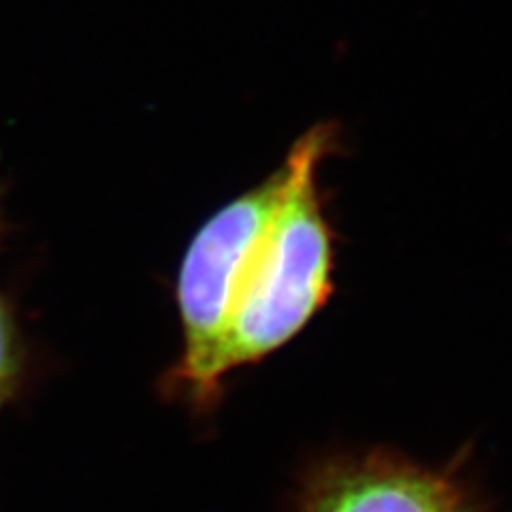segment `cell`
Returning <instances> with one entry per match:
<instances>
[{
    "label": "cell",
    "instance_id": "obj_4",
    "mask_svg": "<svg viewBox=\"0 0 512 512\" xmlns=\"http://www.w3.org/2000/svg\"><path fill=\"white\" fill-rule=\"evenodd\" d=\"M15 372H18V346H15L13 320L0 299V404L11 389Z\"/></svg>",
    "mask_w": 512,
    "mask_h": 512
},
{
    "label": "cell",
    "instance_id": "obj_2",
    "mask_svg": "<svg viewBox=\"0 0 512 512\" xmlns=\"http://www.w3.org/2000/svg\"><path fill=\"white\" fill-rule=\"evenodd\" d=\"M288 182V165L235 197L192 237L178 276V310L184 350L171 372V387L201 412L214 410L224 393L218 376L220 346L227 333L244 269L274 220Z\"/></svg>",
    "mask_w": 512,
    "mask_h": 512
},
{
    "label": "cell",
    "instance_id": "obj_1",
    "mask_svg": "<svg viewBox=\"0 0 512 512\" xmlns=\"http://www.w3.org/2000/svg\"><path fill=\"white\" fill-rule=\"evenodd\" d=\"M335 150L338 124L318 122L284 158V197L244 269L220 346L222 382L293 342L329 301L335 237L320 199L318 169Z\"/></svg>",
    "mask_w": 512,
    "mask_h": 512
},
{
    "label": "cell",
    "instance_id": "obj_3",
    "mask_svg": "<svg viewBox=\"0 0 512 512\" xmlns=\"http://www.w3.org/2000/svg\"><path fill=\"white\" fill-rule=\"evenodd\" d=\"M299 512H485L457 468H427L384 448L318 461Z\"/></svg>",
    "mask_w": 512,
    "mask_h": 512
}]
</instances>
